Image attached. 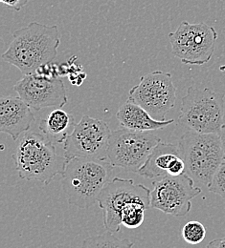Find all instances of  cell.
Listing matches in <instances>:
<instances>
[{"label":"cell","mask_w":225,"mask_h":248,"mask_svg":"<svg viewBox=\"0 0 225 248\" xmlns=\"http://www.w3.org/2000/svg\"><path fill=\"white\" fill-rule=\"evenodd\" d=\"M60 44L58 26L32 22L13 34L2 58L17 67L22 76L32 75L40 66L55 61Z\"/></svg>","instance_id":"cell-1"},{"label":"cell","mask_w":225,"mask_h":248,"mask_svg":"<svg viewBox=\"0 0 225 248\" xmlns=\"http://www.w3.org/2000/svg\"><path fill=\"white\" fill-rule=\"evenodd\" d=\"M55 144L42 133L26 132L12 155L19 178L48 186L63 175L68 160L59 155Z\"/></svg>","instance_id":"cell-2"},{"label":"cell","mask_w":225,"mask_h":248,"mask_svg":"<svg viewBox=\"0 0 225 248\" xmlns=\"http://www.w3.org/2000/svg\"><path fill=\"white\" fill-rule=\"evenodd\" d=\"M112 169L108 161L79 157L68 160L62 175L68 203L81 209L93 206L108 184Z\"/></svg>","instance_id":"cell-3"},{"label":"cell","mask_w":225,"mask_h":248,"mask_svg":"<svg viewBox=\"0 0 225 248\" xmlns=\"http://www.w3.org/2000/svg\"><path fill=\"white\" fill-rule=\"evenodd\" d=\"M178 148L186 165V174L202 186H209L225 161L221 137L217 133L187 131L179 139Z\"/></svg>","instance_id":"cell-4"},{"label":"cell","mask_w":225,"mask_h":248,"mask_svg":"<svg viewBox=\"0 0 225 248\" xmlns=\"http://www.w3.org/2000/svg\"><path fill=\"white\" fill-rule=\"evenodd\" d=\"M225 94L190 86L182 97L178 123L200 134H219L225 125Z\"/></svg>","instance_id":"cell-5"},{"label":"cell","mask_w":225,"mask_h":248,"mask_svg":"<svg viewBox=\"0 0 225 248\" xmlns=\"http://www.w3.org/2000/svg\"><path fill=\"white\" fill-rule=\"evenodd\" d=\"M173 54L186 65H203L210 62L218 40V32L207 23L182 21L168 34Z\"/></svg>","instance_id":"cell-6"},{"label":"cell","mask_w":225,"mask_h":248,"mask_svg":"<svg viewBox=\"0 0 225 248\" xmlns=\"http://www.w3.org/2000/svg\"><path fill=\"white\" fill-rule=\"evenodd\" d=\"M160 141V138L152 132L133 131L124 127L113 130L109 139L107 161L113 167L138 173Z\"/></svg>","instance_id":"cell-7"},{"label":"cell","mask_w":225,"mask_h":248,"mask_svg":"<svg viewBox=\"0 0 225 248\" xmlns=\"http://www.w3.org/2000/svg\"><path fill=\"white\" fill-rule=\"evenodd\" d=\"M110 135L106 123L84 115L63 143L64 155L67 160L79 157L107 161Z\"/></svg>","instance_id":"cell-8"},{"label":"cell","mask_w":225,"mask_h":248,"mask_svg":"<svg viewBox=\"0 0 225 248\" xmlns=\"http://www.w3.org/2000/svg\"><path fill=\"white\" fill-rule=\"evenodd\" d=\"M137 202L151 207V190L129 179L114 178L103 189L98 198L106 231L118 233L121 230V212L130 202Z\"/></svg>","instance_id":"cell-9"},{"label":"cell","mask_w":225,"mask_h":248,"mask_svg":"<svg viewBox=\"0 0 225 248\" xmlns=\"http://www.w3.org/2000/svg\"><path fill=\"white\" fill-rule=\"evenodd\" d=\"M202 189L194 186L188 175L166 176L153 183L151 207L173 217H184L192 209V200L201 194Z\"/></svg>","instance_id":"cell-10"},{"label":"cell","mask_w":225,"mask_h":248,"mask_svg":"<svg viewBox=\"0 0 225 248\" xmlns=\"http://www.w3.org/2000/svg\"><path fill=\"white\" fill-rule=\"evenodd\" d=\"M129 100L144 108L154 118L165 121L166 114L174 107L176 87L170 73L155 71L140 78L129 92Z\"/></svg>","instance_id":"cell-11"},{"label":"cell","mask_w":225,"mask_h":248,"mask_svg":"<svg viewBox=\"0 0 225 248\" xmlns=\"http://www.w3.org/2000/svg\"><path fill=\"white\" fill-rule=\"evenodd\" d=\"M17 95L35 111L67 103L66 89L60 78H46L37 74L23 76L14 86Z\"/></svg>","instance_id":"cell-12"},{"label":"cell","mask_w":225,"mask_h":248,"mask_svg":"<svg viewBox=\"0 0 225 248\" xmlns=\"http://www.w3.org/2000/svg\"><path fill=\"white\" fill-rule=\"evenodd\" d=\"M35 121L31 107L19 96L0 98V131L11 136L14 140L28 132Z\"/></svg>","instance_id":"cell-13"},{"label":"cell","mask_w":225,"mask_h":248,"mask_svg":"<svg viewBox=\"0 0 225 248\" xmlns=\"http://www.w3.org/2000/svg\"><path fill=\"white\" fill-rule=\"evenodd\" d=\"M181 157L178 145L160 141L152 151L138 174L146 179H161L169 176L173 164Z\"/></svg>","instance_id":"cell-14"},{"label":"cell","mask_w":225,"mask_h":248,"mask_svg":"<svg viewBox=\"0 0 225 248\" xmlns=\"http://www.w3.org/2000/svg\"><path fill=\"white\" fill-rule=\"evenodd\" d=\"M116 117L122 127L139 132H153L164 129L174 122L173 120L160 121L154 119L144 108L129 99L120 107Z\"/></svg>","instance_id":"cell-15"},{"label":"cell","mask_w":225,"mask_h":248,"mask_svg":"<svg viewBox=\"0 0 225 248\" xmlns=\"http://www.w3.org/2000/svg\"><path fill=\"white\" fill-rule=\"evenodd\" d=\"M74 118L62 108L53 110L38 124L40 132L55 143H64L74 128Z\"/></svg>","instance_id":"cell-16"},{"label":"cell","mask_w":225,"mask_h":248,"mask_svg":"<svg viewBox=\"0 0 225 248\" xmlns=\"http://www.w3.org/2000/svg\"><path fill=\"white\" fill-rule=\"evenodd\" d=\"M133 246L134 244L128 239H120L115 233L106 231L84 240L82 248H133Z\"/></svg>","instance_id":"cell-17"},{"label":"cell","mask_w":225,"mask_h":248,"mask_svg":"<svg viewBox=\"0 0 225 248\" xmlns=\"http://www.w3.org/2000/svg\"><path fill=\"white\" fill-rule=\"evenodd\" d=\"M147 209L149 208L141 202H133L128 203L121 212L122 225L129 229H137L145 220Z\"/></svg>","instance_id":"cell-18"},{"label":"cell","mask_w":225,"mask_h":248,"mask_svg":"<svg viewBox=\"0 0 225 248\" xmlns=\"http://www.w3.org/2000/svg\"><path fill=\"white\" fill-rule=\"evenodd\" d=\"M181 234L186 243L190 245H198L202 243L206 237V228L201 222L192 220L188 221L183 226Z\"/></svg>","instance_id":"cell-19"},{"label":"cell","mask_w":225,"mask_h":248,"mask_svg":"<svg viewBox=\"0 0 225 248\" xmlns=\"http://www.w3.org/2000/svg\"><path fill=\"white\" fill-rule=\"evenodd\" d=\"M207 188L210 192L225 199V161L220 166Z\"/></svg>","instance_id":"cell-20"},{"label":"cell","mask_w":225,"mask_h":248,"mask_svg":"<svg viewBox=\"0 0 225 248\" xmlns=\"http://www.w3.org/2000/svg\"><path fill=\"white\" fill-rule=\"evenodd\" d=\"M1 3L7 5L11 9L15 11H20L28 2L29 0H0Z\"/></svg>","instance_id":"cell-21"},{"label":"cell","mask_w":225,"mask_h":248,"mask_svg":"<svg viewBox=\"0 0 225 248\" xmlns=\"http://www.w3.org/2000/svg\"><path fill=\"white\" fill-rule=\"evenodd\" d=\"M206 248H225V238L216 239L211 241Z\"/></svg>","instance_id":"cell-22"},{"label":"cell","mask_w":225,"mask_h":248,"mask_svg":"<svg viewBox=\"0 0 225 248\" xmlns=\"http://www.w3.org/2000/svg\"><path fill=\"white\" fill-rule=\"evenodd\" d=\"M220 137H221V140H222V145H223V150H224V154H225V124L223 126L221 132L219 133Z\"/></svg>","instance_id":"cell-23"}]
</instances>
